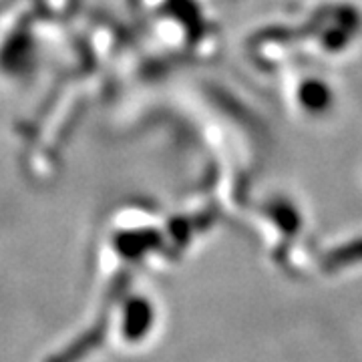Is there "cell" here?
<instances>
[{"label": "cell", "instance_id": "7a4b0ae2", "mask_svg": "<svg viewBox=\"0 0 362 362\" xmlns=\"http://www.w3.org/2000/svg\"><path fill=\"white\" fill-rule=\"evenodd\" d=\"M282 97L288 109L304 121L320 123L334 115L340 103V93L320 66H302L284 73Z\"/></svg>", "mask_w": 362, "mask_h": 362}, {"label": "cell", "instance_id": "6da1fadb", "mask_svg": "<svg viewBox=\"0 0 362 362\" xmlns=\"http://www.w3.org/2000/svg\"><path fill=\"white\" fill-rule=\"evenodd\" d=\"M361 47L358 0H304L292 13L256 28L250 39L252 61L282 75L302 66L337 65Z\"/></svg>", "mask_w": 362, "mask_h": 362}]
</instances>
